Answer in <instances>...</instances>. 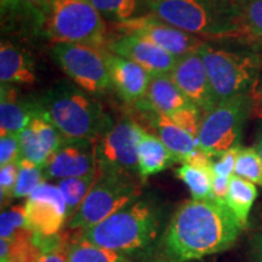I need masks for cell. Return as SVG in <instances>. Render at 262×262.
Segmentation results:
<instances>
[{
    "instance_id": "cell-2",
    "label": "cell",
    "mask_w": 262,
    "mask_h": 262,
    "mask_svg": "<svg viewBox=\"0 0 262 262\" xmlns=\"http://www.w3.org/2000/svg\"><path fill=\"white\" fill-rule=\"evenodd\" d=\"M37 102L40 116L54 124L63 137L96 141L112 124L101 103L71 81H57Z\"/></svg>"
},
{
    "instance_id": "cell-37",
    "label": "cell",
    "mask_w": 262,
    "mask_h": 262,
    "mask_svg": "<svg viewBox=\"0 0 262 262\" xmlns=\"http://www.w3.org/2000/svg\"><path fill=\"white\" fill-rule=\"evenodd\" d=\"M229 179L231 178L219 175L214 176V180H212V199L214 201L226 204V198H227L229 188Z\"/></svg>"
},
{
    "instance_id": "cell-1",
    "label": "cell",
    "mask_w": 262,
    "mask_h": 262,
    "mask_svg": "<svg viewBox=\"0 0 262 262\" xmlns=\"http://www.w3.org/2000/svg\"><path fill=\"white\" fill-rule=\"evenodd\" d=\"M243 226L227 204L187 201L180 205L162 239L166 262H186L221 253L235 243Z\"/></svg>"
},
{
    "instance_id": "cell-17",
    "label": "cell",
    "mask_w": 262,
    "mask_h": 262,
    "mask_svg": "<svg viewBox=\"0 0 262 262\" xmlns=\"http://www.w3.org/2000/svg\"><path fill=\"white\" fill-rule=\"evenodd\" d=\"M107 62L112 84L120 97L130 103L142 101L146 97L152 75L135 62L108 51Z\"/></svg>"
},
{
    "instance_id": "cell-27",
    "label": "cell",
    "mask_w": 262,
    "mask_h": 262,
    "mask_svg": "<svg viewBox=\"0 0 262 262\" xmlns=\"http://www.w3.org/2000/svg\"><path fill=\"white\" fill-rule=\"evenodd\" d=\"M91 5L100 12L104 19L113 24L129 21L136 17L141 3L145 0H89Z\"/></svg>"
},
{
    "instance_id": "cell-35",
    "label": "cell",
    "mask_w": 262,
    "mask_h": 262,
    "mask_svg": "<svg viewBox=\"0 0 262 262\" xmlns=\"http://www.w3.org/2000/svg\"><path fill=\"white\" fill-rule=\"evenodd\" d=\"M19 165L18 162L2 166L0 169V193H2V204L14 196V189L18 179Z\"/></svg>"
},
{
    "instance_id": "cell-23",
    "label": "cell",
    "mask_w": 262,
    "mask_h": 262,
    "mask_svg": "<svg viewBox=\"0 0 262 262\" xmlns=\"http://www.w3.org/2000/svg\"><path fill=\"white\" fill-rule=\"evenodd\" d=\"M256 196L257 189L253 182L239 178L237 175L231 176L226 204L243 227L247 225L249 212Z\"/></svg>"
},
{
    "instance_id": "cell-28",
    "label": "cell",
    "mask_w": 262,
    "mask_h": 262,
    "mask_svg": "<svg viewBox=\"0 0 262 262\" xmlns=\"http://www.w3.org/2000/svg\"><path fill=\"white\" fill-rule=\"evenodd\" d=\"M18 165L19 171L14 189V198H25V196L31 195L35 189L45 183L47 178H45L42 168L28 160L19 159Z\"/></svg>"
},
{
    "instance_id": "cell-29",
    "label": "cell",
    "mask_w": 262,
    "mask_h": 262,
    "mask_svg": "<svg viewBox=\"0 0 262 262\" xmlns=\"http://www.w3.org/2000/svg\"><path fill=\"white\" fill-rule=\"evenodd\" d=\"M244 34L262 39V0H234Z\"/></svg>"
},
{
    "instance_id": "cell-25",
    "label": "cell",
    "mask_w": 262,
    "mask_h": 262,
    "mask_svg": "<svg viewBox=\"0 0 262 262\" xmlns=\"http://www.w3.org/2000/svg\"><path fill=\"white\" fill-rule=\"evenodd\" d=\"M98 178H100V171L80 178H70L58 181L56 186L66 202L68 219H71L78 211Z\"/></svg>"
},
{
    "instance_id": "cell-34",
    "label": "cell",
    "mask_w": 262,
    "mask_h": 262,
    "mask_svg": "<svg viewBox=\"0 0 262 262\" xmlns=\"http://www.w3.org/2000/svg\"><path fill=\"white\" fill-rule=\"evenodd\" d=\"M21 159L19 134H10L0 137V165L5 166Z\"/></svg>"
},
{
    "instance_id": "cell-13",
    "label": "cell",
    "mask_w": 262,
    "mask_h": 262,
    "mask_svg": "<svg viewBox=\"0 0 262 262\" xmlns=\"http://www.w3.org/2000/svg\"><path fill=\"white\" fill-rule=\"evenodd\" d=\"M26 228L40 235L60 233L67 217V206L57 186L42 183L26 202Z\"/></svg>"
},
{
    "instance_id": "cell-40",
    "label": "cell",
    "mask_w": 262,
    "mask_h": 262,
    "mask_svg": "<svg viewBox=\"0 0 262 262\" xmlns=\"http://www.w3.org/2000/svg\"><path fill=\"white\" fill-rule=\"evenodd\" d=\"M254 245H255V251H256L258 261L262 262V234L256 235L254 239Z\"/></svg>"
},
{
    "instance_id": "cell-42",
    "label": "cell",
    "mask_w": 262,
    "mask_h": 262,
    "mask_svg": "<svg viewBox=\"0 0 262 262\" xmlns=\"http://www.w3.org/2000/svg\"><path fill=\"white\" fill-rule=\"evenodd\" d=\"M160 262H164V261H160Z\"/></svg>"
},
{
    "instance_id": "cell-8",
    "label": "cell",
    "mask_w": 262,
    "mask_h": 262,
    "mask_svg": "<svg viewBox=\"0 0 262 262\" xmlns=\"http://www.w3.org/2000/svg\"><path fill=\"white\" fill-rule=\"evenodd\" d=\"M249 95L224 101L204 114L198 134V145L210 157H220L239 146V140L250 111Z\"/></svg>"
},
{
    "instance_id": "cell-19",
    "label": "cell",
    "mask_w": 262,
    "mask_h": 262,
    "mask_svg": "<svg viewBox=\"0 0 262 262\" xmlns=\"http://www.w3.org/2000/svg\"><path fill=\"white\" fill-rule=\"evenodd\" d=\"M136 104L143 111L150 110L171 117L192 103L181 93L170 74H162L153 75L146 97Z\"/></svg>"
},
{
    "instance_id": "cell-39",
    "label": "cell",
    "mask_w": 262,
    "mask_h": 262,
    "mask_svg": "<svg viewBox=\"0 0 262 262\" xmlns=\"http://www.w3.org/2000/svg\"><path fill=\"white\" fill-rule=\"evenodd\" d=\"M41 262H67L66 253H49L42 254Z\"/></svg>"
},
{
    "instance_id": "cell-33",
    "label": "cell",
    "mask_w": 262,
    "mask_h": 262,
    "mask_svg": "<svg viewBox=\"0 0 262 262\" xmlns=\"http://www.w3.org/2000/svg\"><path fill=\"white\" fill-rule=\"evenodd\" d=\"M203 113L193 104H189L183 110L179 111L171 117H169L173 123L181 126L183 130L187 131L192 136H194L198 140L199 129H201V123L203 119Z\"/></svg>"
},
{
    "instance_id": "cell-7",
    "label": "cell",
    "mask_w": 262,
    "mask_h": 262,
    "mask_svg": "<svg viewBox=\"0 0 262 262\" xmlns=\"http://www.w3.org/2000/svg\"><path fill=\"white\" fill-rule=\"evenodd\" d=\"M141 187L129 173H102L78 211L68 220V227L77 231L94 227L139 199Z\"/></svg>"
},
{
    "instance_id": "cell-38",
    "label": "cell",
    "mask_w": 262,
    "mask_h": 262,
    "mask_svg": "<svg viewBox=\"0 0 262 262\" xmlns=\"http://www.w3.org/2000/svg\"><path fill=\"white\" fill-rule=\"evenodd\" d=\"M11 2L21 6H25V8L32 10V11L47 15L51 0H11Z\"/></svg>"
},
{
    "instance_id": "cell-9",
    "label": "cell",
    "mask_w": 262,
    "mask_h": 262,
    "mask_svg": "<svg viewBox=\"0 0 262 262\" xmlns=\"http://www.w3.org/2000/svg\"><path fill=\"white\" fill-rule=\"evenodd\" d=\"M51 56L75 85L88 93H102L113 86L107 51L73 42H56Z\"/></svg>"
},
{
    "instance_id": "cell-4",
    "label": "cell",
    "mask_w": 262,
    "mask_h": 262,
    "mask_svg": "<svg viewBox=\"0 0 262 262\" xmlns=\"http://www.w3.org/2000/svg\"><path fill=\"white\" fill-rule=\"evenodd\" d=\"M159 225L158 206L149 199L139 198L94 227L79 231V237L123 254L152 244L158 237Z\"/></svg>"
},
{
    "instance_id": "cell-31",
    "label": "cell",
    "mask_w": 262,
    "mask_h": 262,
    "mask_svg": "<svg viewBox=\"0 0 262 262\" xmlns=\"http://www.w3.org/2000/svg\"><path fill=\"white\" fill-rule=\"evenodd\" d=\"M33 232L22 228L16 233L10 248V262H41V251L33 242Z\"/></svg>"
},
{
    "instance_id": "cell-16",
    "label": "cell",
    "mask_w": 262,
    "mask_h": 262,
    "mask_svg": "<svg viewBox=\"0 0 262 262\" xmlns=\"http://www.w3.org/2000/svg\"><path fill=\"white\" fill-rule=\"evenodd\" d=\"M63 136L45 117L33 118L29 125L19 134L21 159L44 168L45 164L61 145Z\"/></svg>"
},
{
    "instance_id": "cell-6",
    "label": "cell",
    "mask_w": 262,
    "mask_h": 262,
    "mask_svg": "<svg viewBox=\"0 0 262 262\" xmlns=\"http://www.w3.org/2000/svg\"><path fill=\"white\" fill-rule=\"evenodd\" d=\"M214 91L216 102L249 95L256 83L258 58L248 51H231L202 45L198 49Z\"/></svg>"
},
{
    "instance_id": "cell-41",
    "label": "cell",
    "mask_w": 262,
    "mask_h": 262,
    "mask_svg": "<svg viewBox=\"0 0 262 262\" xmlns=\"http://www.w3.org/2000/svg\"><path fill=\"white\" fill-rule=\"evenodd\" d=\"M257 152L258 155L261 157V160H262V134L260 136V139H258V143H257Z\"/></svg>"
},
{
    "instance_id": "cell-20",
    "label": "cell",
    "mask_w": 262,
    "mask_h": 262,
    "mask_svg": "<svg viewBox=\"0 0 262 262\" xmlns=\"http://www.w3.org/2000/svg\"><path fill=\"white\" fill-rule=\"evenodd\" d=\"M150 112L153 114L152 124L157 136L170 150L176 163H183L199 148L198 140L186 130H183L178 124L173 123L169 117L153 112V111Z\"/></svg>"
},
{
    "instance_id": "cell-36",
    "label": "cell",
    "mask_w": 262,
    "mask_h": 262,
    "mask_svg": "<svg viewBox=\"0 0 262 262\" xmlns=\"http://www.w3.org/2000/svg\"><path fill=\"white\" fill-rule=\"evenodd\" d=\"M239 148L241 146L234 147V148L228 149L224 155L220 156L219 162L214 163V173L219 176H225V178H231L234 172L235 160H237Z\"/></svg>"
},
{
    "instance_id": "cell-32",
    "label": "cell",
    "mask_w": 262,
    "mask_h": 262,
    "mask_svg": "<svg viewBox=\"0 0 262 262\" xmlns=\"http://www.w3.org/2000/svg\"><path fill=\"white\" fill-rule=\"evenodd\" d=\"M26 227V205L17 204L3 210L0 217V239L11 243L19 229Z\"/></svg>"
},
{
    "instance_id": "cell-3",
    "label": "cell",
    "mask_w": 262,
    "mask_h": 262,
    "mask_svg": "<svg viewBox=\"0 0 262 262\" xmlns=\"http://www.w3.org/2000/svg\"><path fill=\"white\" fill-rule=\"evenodd\" d=\"M150 14L195 37L245 35L234 0H145Z\"/></svg>"
},
{
    "instance_id": "cell-5",
    "label": "cell",
    "mask_w": 262,
    "mask_h": 262,
    "mask_svg": "<svg viewBox=\"0 0 262 262\" xmlns=\"http://www.w3.org/2000/svg\"><path fill=\"white\" fill-rule=\"evenodd\" d=\"M42 27L55 44L73 42L102 49L110 41L106 19L89 0H51Z\"/></svg>"
},
{
    "instance_id": "cell-24",
    "label": "cell",
    "mask_w": 262,
    "mask_h": 262,
    "mask_svg": "<svg viewBox=\"0 0 262 262\" xmlns=\"http://www.w3.org/2000/svg\"><path fill=\"white\" fill-rule=\"evenodd\" d=\"M176 176L187 186L191 191L192 199L206 201L212 198V180H214V166H196L191 164H182L175 170Z\"/></svg>"
},
{
    "instance_id": "cell-11",
    "label": "cell",
    "mask_w": 262,
    "mask_h": 262,
    "mask_svg": "<svg viewBox=\"0 0 262 262\" xmlns=\"http://www.w3.org/2000/svg\"><path fill=\"white\" fill-rule=\"evenodd\" d=\"M119 34L139 35L155 42L175 57L196 51L204 44L202 38L183 32L153 15L136 16L129 21L114 24Z\"/></svg>"
},
{
    "instance_id": "cell-10",
    "label": "cell",
    "mask_w": 262,
    "mask_h": 262,
    "mask_svg": "<svg viewBox=\"0 0 262 262\" xmlns=\"http://www.w3.org/2000/svg\"><path fill=\"white\" fill-rule=\"evenodd\" d=\"M145 129L133 118L111 124L97 137L96 159L102 173H139V142Z\"/></svg>"
},
{
    "instance_id": "cell-22",
    "label": "cell",
    "mask_w": 262,
    "mask_h": 262,
    "mask_svg": "<svg viewBox=\"0 0 262 262\" xmlns=\"http://www.w3.org/2000/svg\"><path fill=\"white\" fill-rule=\"evenodd\" d=\"M175 162L170 150L158 136L145 133L139 142V175L141 179L156 175L168 169Z\"/></svg>"
},
{
    "instance_id": "cell-21",
    "label": "cell",
    "mask_w": 262,
    "mask_h": 262,
    "mask_svg": "<svg viewBox=\"0 0 262 262\" xmlns=\"http://www.w3.org/2000/svg\"><path fill=\"white\" fill-rule=\"evenodd\" d=\"M37 79L31 55L10 42L0 47V80L2 84H33Z\"/></svg>"
},
{
    "instance_id": "cell-18",
    "label": "cell",
    "mask_w": 262,
    "mask_h": 262,
    "mask_svg": "<svg viewBox=\"0 0 262 262\" xmlns=\"http://www.w3.org/2000/svg\"><path fill=\"white\" fill-rule=\"evenodd\" d=\"M40 116V108L35 101L21 100L14 88L2 84L0 100V135H18L29 125L33 118Z\"/></svg>"
},
{
    "instance_id": "cell-15",
    "label": "cell",
    "mask_w": 262,
    "mask_h": 262,
    "mask_svg": "<svg viewBox=\"0 0 262 262\" xmlns=\"http://www.w3.org/2000/svg\"><path fill=\"white\" fill-rule=\"evenodd\" d=\"M110 52L141 66L152 75L170 74L178 57L159 48L155 42L133 34H119L107 44Z\"/></svg>"
},
{
    "instance_id": "cell-12",
    "label": "cell",
    "mask_w": 262,
    "mask_h": 262,
    "mask_svg": "<svg viewBox=\"0 0 262 262\" xmlns=\"http://www.w3.org/2000/svg\"><path fill=\"white\" fill-rule=\"evenodd\" d=\"M42 171L47 179L57 180L80 178L97 172L96 142L88 139L63 137Z\"/></svg>"
},
{
    "instance_id": "cell-30",
    "label": "cell",
    "mask_w": 262,
    "mask_h": 262,
    "mask_svg": "<svg viewBox=\"0 0 262 262\" xmlns=\"http://www.w3.org/2000/svg\"><path fill=\"white\" fill-rule=\"evenodd\" d=\"M234 175L248 180L254 185L262 186V160L257 149L247 147L239 148V153L235 160Z\"/></svg>"
},
{
    "instance_id": "cell-14",
    "label": "cell",
    "mask_w": 262,
    "mask_h": 262,
    "mask_svg": "<svg viewBox=\"0 0 262 262\" xmlns=\"http://www.w3.org/2000/svg\"><path fill=\"white\" fill-rule=\"evenodd\" d=\"M170 77L185 97L203 113L217 106L204 62L198 50L179 57Z\"/></svg>"
},
{
    "instance_id": "cell-26",
    "label": "cell",
    "mask_w": 262,
    "mask_h": 262,
    "mask_svg": "<svg viewBox=\"0 0 262 262\" xmlns=\"http://www.w3.org/2000/svg\"><path fill=\"white\" fill-rule=\"evenodd\" d=\"M66 258L67 262H127L123 254L91 244L79 235L68 245Z\"/></svg>"
}]
</instances>
